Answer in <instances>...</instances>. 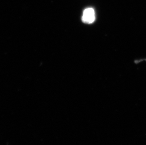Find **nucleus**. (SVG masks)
<instances>
[{"label": "nucleus", "instance_id": "1", "mask_svg": "<svg viewBox=\"0 0 146 145\" xmlns=\"http://www.w3.org/2000/svg\"><path fill=\"white\" fill-rule=\"evenodd\" d=\"M96 19L95 11L92 8H88L84 10L82 16V21L84 23L92 24Z\"/></svg>", "mask_w": 146, "mask_h": 145}]
</instances>
